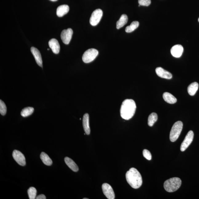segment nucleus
<instances>
[{"mask_svg":"<svg viewBox=\"0 0 199 199\" xmlns=\"http://www.w3.org/2000/svg\"><path fill=\"white\" fill-rule=\"evenodd\" d=\"M136 108V105L133 100L127 99L124 100L121 107V116L124 120H130L134 115Z\"/></svg>","mask_w":199,"mask_h":199,"instance_id":"f257e3e1","label":"nucleus"},{"mask_svg":"<svg viewBox=\"0 0 199 199\" xmlns=\"http://www.w3.org/2000/svg\"><path fill=\"white\" fill-rule=\"evenodd\" d=\"M125 176L128 183L133 189H138L142 185V176L137 169L135 168L130 169L126 172Z\"/></svg>","mask_w":199,"mask_h":199,"instance_id":"f03ea898","label":"nucleus"},{"mask_svg":"<svg viewBox=\"0 0 199 199\" xmlns=\"http://www.w3.org/2000/svg\"><path fill=\"white\" fill-rule=\"evenodd\" d=\"M181 180L178 177H173L167 180L164 184L165 191L169 193L175 192L181 186Z\"/></svg>","mask_w":199,"mask_h":199,"instance_id":"7ed1b4c3","label":"nucleus"},{"mask_svg":"<svg viewBox=\"0 0 199 199\" xmlns=\"http://www.w3.org/2000/svg\"><path fill=\"white\" fill-rule=\"evenodd\" d=\"M183 128V124L181 121L175 123L171 130L170 139L171 142H174L179 137Z\"/></svg>","mask_w":199,"mask_h":199,"instance_id":"20e7f679","label":"nucleus"},{"mask_svg":"<svg viewBox=\"0 0 199 199\" xmlns=\"http://www.w3.org/2000/svg\"><path fill=\"white\" fill-rule=\"evenodd\" d=\"M98 52L94 48H91L86 51L83 55L82 60L84 62L89 63L94 61L98 56Z\"/></svg>","mask_w":199,"mask_h":199,"instance_id":"39448f33","label":"nucleus"},{"mask_svg":"<svg viewBox=\"0 0 199 199\" xmlns=\"http://www.w3.org/2000/svg\"><path fill=\"white\" fill-rule=\"evenodd\" d=\"M103 11L100 9H97L92 13L90 19V23L92 26L97 25L103 16Z\"/></svg>","mask_w":199,"mask_h":199,"instance_id":"423d86ee","label":"nucleus"},{"mask_svg":"<svg viewBox=\"0 0 199 199\" xmlns=\"http://www.w3.org/2000/svg\"><path fill=\"white\" fill-rule=\"evenodd\" d=\"M194 137V133L191 130L188 133L180 147V150L181 152L185 151L190 145L193 142Z\"/></svg>","mask_w":199,"mask_h":199,"instance_id":"0eeeda50","label":"nucleus"},{"mask_svg":"<svg viewBox=\"0 0 199 199\" xmlns=\"http://www.w3.org/2000/svg\"><path fill=\"white\" fill-rule=\"evenodd\" d=\"M13 158L18 165L22 166H25L26 165L25 156L21 152L14 150L12 153Z\"/></svg>","mask_w":199,"mask_h":199,"instance_id":"6e6552de","label":"nucleus"},{"mask_svg":"<svg viewBox=\"0 0 199 199\" xmlns=\"http://www.w3.org/2000/svg\"><path fill=\"white\" fill-rule=\"evenodd\" d=\"M102 189L104 195L108 199H115L114 191L110 185L107 183H104L102 185Z\"/></svg>","mask_w":199,"mask_h":199,"instance_id":"1a4fd4ad","label":"nucleus"},{"mask_svg":"<svg viewBox=\"0 0 199 199\" xmlns=\"http://www.w3.org/2000/svg\"><path fill=\"white\" fill-rule=\"evenodd\" d=\"M73 34V31L71 29L69 28L63 30L61 34V38L62 42L66 44H69Z\"/></svg>","mask_w":199,"mask_h":199,"instance_id":"9d476101","label":"nucleus"},{"mask_svg":"<svg viewBox=\"0 0 199 199\" xmlns=\"http://www.w3.org/2000/svg\"><path fill=\"white\" fill-rule=\"evenodd\" d=\"M183 47L181 45H176L171 48L170 52L173 57L180 58L181 57L183 52Z\"/></svg>","mask_w":199,"mask_h":199,"instance_id":"9b49d317","label":"nucleus"},{"mask_svg":"<svg viewBox=\"0 0 199 199\" xmlns=\"http://www.w3.org/2000/svg\"><path fill=\"white\" fill-rule=\"evenodd\" d=\"M156 72L159 77L162 78L170 79L172 78V75L170 72L163 69L161 67H157L156 69Z\"/></svg>","mask_w":199,"mask_h":199,"instance_id":"f8f14e48","label":"nucleus"},{"mask_svg":"<svg viewBox=\"0 0 199 199\" xmlns=\"http://www.w3.org/2000/svg\"><path fill=\"white\" fill-rule=\"evenodd\" d=\"M31 51L34 56L37 64L41 67H42V61L40 51L38 49L34 47H32L31 48Z\"/></svg>","mask_w":199,"mask_h":199,"instance_id":"ddd939ff","label":"nucleus"},{"mask_svg":"<svg viewBox=\"0 0 199 199\" xmlns=\"http://www.w3.org/2000/svg\"><path fill=\"white\" fill-rule=\"evenodd\" d=\"M50 47L55 54H58L60 51V47L58 41L55 39H52L48 42Z\"/></svg>","mask_w":199,"mask_h":199,"instance_id":"4468645a","label":"nucleus"},{"mask_svg":"<svg viewBox=\"0 0 199 199\" xmlns=\"http://www.w3.org/2000/svg\"><path fill=\"white\" fill-rule=\"evenodd\" d=\"M83 125L85 133L87 135L90 134V129L89 126V115L87 113L84 115L83 118Z\"/></svg>","mask_w":199,"mask_h":199,"instance_id":"2eb2a0df","label":"nucleus"},{"mask_svg":"<svg viewBox=\"0 0 199 199\" xmlns=\"http://www.w3.org/2000/svg\"><path fill=\"white\" fill-rule=\"evenodd\" d=\"M70 10V7L68 5H64L58 7L57 10V14L59 17H62L66 14Z\"/></svg>","mask_w":199,"mask_h":199,"instance_id":"dca6fc26","label":"nucleus"},{"mask_svg":"<svg viewBox=\"0 0 199 199\" xmlns=\"http://www.w3.org/2000/svg\"><path fill=\"white\" fill-rule=\"evenodd\" d=\"M65 163L74 172H77L79 170L78 167L73 160L68 157L65 158Z\"/></svg>","mask_w":199,"mask_h":199,"instance_id":"f3484780","label":"nucleus"},{"mask_svg":"<svg viewBox=\"0 0 199 199\" xmlns=\"http://www.w3.org/2000/svg\"><path fill=\"white\" fill-rule=\"evenodd\" d=\"M163 99L167 103L173 104L176 103L177 101V99L173 96L172 94L168 92H165L163 95Z\"/></svg>","mask_w":199,"mask_h":199,"instance_id":"a211bd4d","label":"nucleus"},{"mask_svg":"<svg viewBox=\"0 0 199 199\" xmlns=\"http://www.w3.org/2000/svg\"><path fill=\"white\" fill-rule=\"evenodd\" d=\"M198 83L197 82L191 83L188 87L187 90L189 94L191 96H194L198 90Z\"/></svg>","mask_w":199,"mask_h":199,"instance_id":"6ab92c4d","label":"nucleus"},{"mask_svg":"<svg viewBox=\"0 0 199 199\" xmlns=\"http://www.w3.org/2000/svg\"><path fill=\"white\" fill-rule=\"evenodd\" d=\"M128 21V16L126 14H123L117 22L116 27L117 29H119L127 23Z\"/></svg>","mask_w":199,"mask_h":199,"instance_id":"aec40b11","label":"nucleus"},{"mask_svg":"<svg viewBox=\"0 0 199 199\" xmlns=\"http://www.w3.org/2000/svg\"><path fill=\"white\" fill-rule=\"evenodd\" d=\"M40 158L43 163L47 165H51L53 164V161L49 156L44 152H42L40 155Z\"/></svg>","mask_w":199,"mask_h":199,"instance_id":"412c9836","label":"nucleus"},{"mask_svg":"<svg viewBox=\"0 0 199 199\" xmlns=\"http://www.w3.org/2000/svg\"><path fill=\"white\" fill-rule=\"evenodd\" d=\"M34 111V109L33 107H26L22 109L21 112V115L24 117H26L29 116L32 114Z\"/></svg>","mask_w":199,"mask_h":199,"instance_id":"4be33fe9","label":"nucleus"},{"mask_svg":"<svg viewBox=\"0 0 199 199\" xmlns=\"http://www.w3.org/2000/svg\"><path fill=\"white\" fill-rule=\"evenodd\" d=\"M157 113H153L150 114L148 118V125L150 126H152L153 125L155 122H157Z\"/></svg>","mask_w":199,"mask_h":199,"instance_id":"5701e85b","label":"nucleus"},{"mask_svg":"<svg viewBox=\"0 0 199 199\" xmlns=\"http://www.w3.org/2000/svg\"><path fill=\"white\" fill-rule=\"evenodd\" d=\"M139 22L137 21H134L132 22L131 25L128 26L125 28V31L126 33H129L133 32L138 27Z\"/></svg>","mask_w":199,"mask_h":199,"instance_id":"b1692460","label":"nucleus"},{"mask_svg":"<svg viewBox=\"0 0 199 199\" xmlns=\"http://www.w3.org/2000/svg\"><path fill=\"white\" fill-rule=\"evenodd\" d=\"M30 199H35L36 198L37 191L34 187H31L27 191Z\"/></svg>","mask_w":199,"mask_h":199,"instance_id":"393cba45","label":"nucleus"},{"mask_svg":"<svg viewBox=\"0 0 199 199\" xmlns=\"http://www.w3.org/2000/svg\"><path fill=\"white\" fill-rule=\"evenodd\" d=\"M7 112L6 105L3 101L1 100H0V113L2 116H5Z\"/></svg>","mask_w":199,"mask_h":199,"instance_id":"a878e982","label":"nucleus"},{"mask_svg":"<svg viewBox=\"0 0 199 199\" xmlns=\"http://www.w3.org/2000/svg\"><path fill=\"white\" fill-rule=\"evenodd\" d=\"M143 155L146 159L150 161L152 159V155L150 152L147 149H144L143 151Z\"/></svg>","mask_w":199,"mask_h":199,"instance_id":"bb28decb","label":"nucleus"},{"mask_svg":"<svg viewBox=\"0 0 199 199\" xmlns=\"http://www.w3.org/2000/svg\"><path fill=\"white\" fill-rule=\"evenodd\" d=\"M139 5L148 6L151 3L150 0H138Z\"/></svg>","mask_w":199,"mask_h":199,"instance_id":"cd10ccee","label":"nucleus"},{"mask_svg":"<svg viewBox=\"0 0 199 199\" xmlns=\"http://www.w3.org/2000/svg\"><path fill=\"white\" fill-rule=\"evenodd\" d=\"M36 199H46V197L44 194H41L39 195L37 197Z\"/></svg>","mask_w":199,"mask_h":199,"instance_id":"c85d7f7f","label":"nucleus"},{"mask_svg":"<svg viewBox=\"0 0 199 199\" xmlns=\"http://www.w3.org/2000/svg\"><path fill=\"white\" fill-rule=\"evenodd\" d=\"M50 1L53 2H55L58 1V0H50Z\"/></svg>","mask_w":199,"mask_h":199,"instance_id":"c756f323","label":"nucleus"},{"mask_svg":"<svg viewBox=\"0 0 199 199\" xmlns=\"http://www.w3.org/2000/svg\"><path fill=\"white\" fill-rule=\"evenodd\" d=\"M83 199H88V198H83Z\"/></svg>","mask_w":199,"mask_h":199,"instance_id":"7c9ffc66","label":"nucleus"},{"mask_svg":"<svg viewBox=\"0 0 199 199\" xmlns=\"http://www.w3.org/2000/svg\"><path fill=\"white\" fill-rule=\"evenodd\" d=\"M198 22H199V18H198Z\"/></svg>","mask_w":199,"mask_h":199,"instance_id":"2f4dec72","label":"nucleus"}]
</instances>
